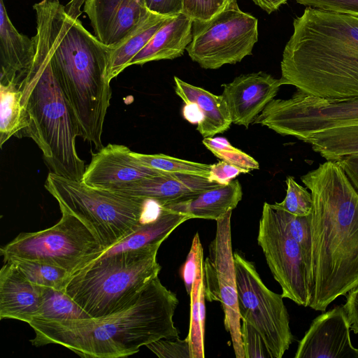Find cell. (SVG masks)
<instances>
[{
    "label": "cell",
    "instance_id": "6da1fadb",
    "mask_svg": "<svg viewBox=\"0 0 358 358\" xmlns=\"http://www.w3.org/2000/svg\"><path fill=\"white\" fill-rule=\"evenodd\" d=\"M301 180L313 199L309 307L324 311L358 285V192L337 161L327 160Z\"/></svg>",
    "mask_w": 358,
    "mask_h": 358
},
{
    "label": "cell",
    "instance_id": "b9f144b4",
    "mask_svg": "<svg viewBox=\"0 0 358 358\" xmlns=\"http://www.w3.org/2000/svg\"><path fill=\"white\" fill-rule=\"evenodd\" d=\"M343 306L350 329L355 334H358V285L348 293Z\"/></svg>",
    "mask_w": 358,
    "mask_h": 358
},
{
    "label": "cell",
    "instance_id": "e0dca14e",
    "mask_svg": "<svg viewBox=\"0 0 358 358\" xmlns=\"http://www.w3.org/2000/svg\"><path fill=\"white\" fill-rule=\"evenodd\" d=\"M167 173L141 164L127 146L108 144L92 155L82 181L98 188L111 189L119 185Z\"/></svg>",
    "mask_w": 358,
    "mask_h": 358
},
{
    "label": "cell",
    "instance_id": "e575fe53",
    "mask_svg": "<svg viewBox=\"0 0 358 358\" xmlns=\"http://www.w3.org/2000/svg\"><path fill=\"white\" fill-rule=\"evenodd\" d=\"M227 4L226 0H183L182 13L193 21L204 22L221 11Z\"/></svg>",
    "mask_w": 358,
    "mask_h": 358
},
{
    "label": "cell",
    "instance_id": "3957f363",
    "mask_svg": "<svg viewBox=\"0 0 358 358\" xmlns=\"http://www.w3.org/2000/svg\"><path fill=\"white\" fill-rule=\"evenodd\" d=\"M282 85L328 99L358 97V16L307 7L294 18Z\"/></svg>",
    "mask_w": 358,
    "mask_h": 358
},
{
    "label": "cell",
    "instance_id": "f35d334b",
    "mask_svg": "<svg viewBox=\"0 0 358 358\" xmlns=\"http://www.w3.org/2000/svg\"><path fill=\"white\" fill-rule=\"evenodd\" d=\"M212 153L220 159L243 169L248 172L259 168V163L250 155L234 146Z\"/></svg>",
    "mask_w": 358,
    "mask_h": 358
},
{
    "label": "cell",
    "instance_id": "603a6c76",
    "mask_svg": "<svg viewBox=\"0 0 358 358\" xmlns=\"http://www.w3.org/2000/svg\"><path fill=\"white\" fill-rule=\"evenodd\" d=\"M173 78L176 94L185 103H196L202 112L203 118L197 124L196 129L204 138L223 133L230 127L232 121L222 95H215L176 76Z\"/></svg>",
    "mask_w": 358,
    "mask_h": 358
},
{
    "label": "cell",
    "instance_id": "ba28073f",
    "mask_svg": "<svg viewBox=\"0 0 358 358\" xmlns=\"http://www.w3.org/2000/svg\"><path fill=\"white\" fill-rule=\"evenodd\" d=\"M62 217L52 227L21 233L0 249L3 262L23 259L63 268L71 274L96 259L103 247L78 217L60 209Z\"/></svg>",
    "mask_w": 358,
    "mask_h": 358
},
{
    "label": "cell",
    "instance_id": "ab89813d",
    "mask_svg": "<svg viewBox=\"0 0 358 358\" xmlns=\"http://www.w3.org/2000/svg\"><path fill=\"white\" fill-rule=\"evenodd\" d=\"M248 173L247 171L222 160L211 164L208 179L222 185L229 184L240 173Z\"/></svg>",
    "mask_w": 358,
    "mask_h": 358
},
{
    "label": "cell",
    "instance_id": "ffe728a7",
    "mask_svg": "<svg viewBox=\"0 0 358 358\" xmlns=\"http://www.w3.org/2000/svg\"><path fill=\"white\" fill-rule=\"evenodd\" d=\"M35 52L34 37L18 32L0 0V83L17 86L31 67Z\"/></svg>",
    "mask_w": 358,
    "mask_h": 358
},
{
    "label": "cell",
    "instance_id": "8992f818",
    "mask_svg": "<svg viewBox=\"0 0 358 358\" xmlns=\"http://www.w3.org/2000/svg\"><path fill=\"white\" fill-rule=\"evenodd\" d=\"M160 245L98 257L71 274L64 291L91 317L119 310L158 276Z\"/></svg>",
    "mask_w": 358,
    "mask_h": 358
},
{
    "label": "cell",
    "instance_id": "7bdbcfd3",
    "mask_svg": "<svg viewBox=\"0 0 358 358\" xmlns=\"http://www.w3.org/2000/svg\"><path fill=\"white\" fill-rule=\"evenodd\" d=\"M337 162L358 192V155L346 157Z\"/></svg>",
    "mask_w": 358,
    "mask_h": 358
},
{
    "label": "cell",
    "instance_id": "d6986e66",
    "mask_svg": "<svg viewBox=\"0 0 358 358\" xmlns=\"http://www.w3.org/2000/svg\"><path fill=\"white\" fill-rule=\"evenodd\" d=\"M43 287L29 282L10 261L0 271V318L29 324L38 317Z\"/></svg>",
    "mask_w": 358,
    "mask_h": 358
},
{
    "label": "cell",
    "instance_id": "4fadbf2b",
    "mask_svg": "<svg viewBox=\"0 0 358 358\" xmlns=\"http://www.w3.org/2000/svg\"><path fill=\"white\" fill-rule=\"evenodd\" d=\"M231 213L232 211H229L217 220L215 236L209 245L208 255L203 261V284L206 299L220 302L222 306L224 327L230 334L236 357L245 358L232 251Z\"/></svg>",
    "mask_w": 358,
    "mask_h": 358
},
{
    "label": "cell",
    "instance_id": "60d3db41",
    "mask_svg": "<svg viewBox=\"0 0 358 358\" xmlns=\"http://www.w3.org/2000/svg\"><path fill=\"white\" fill-rule=\"evenodd\" d=\"M145 3L152 13L172 16L182 13L183 0H145Z\"/></svg>",
    "mask_w": 358,
    "mask_h": 358
},
{
    "label": "cell",
    "instance_id": "cb8c5ba5",
    "mask_svg": "<svg viewBox=\"0 0 358 358\" xmlns=\"http://www.w3.org/2000/svg\"><path fill=\"white\" fill-rule=\"evenodd\" d=\"M189 219L187 215L168 208L157 220L142 224L118 243L103 250L98 257L161 245L178 226Z\"/></svg>",
    "mask_w": 358,
    "mask_h": 358
},
{
    "label": "cell",
    "instance_id": "ee69618b",
    "mask_svg": "<svg viewBox=\"0 0 358 358\" xmlns=\"http://www.w3.org/2000/svg\"><path fill=\"white\" fill-rule=\"evenodd\" d=\"M184 118L192 124H199L203 118V115L199 106L194 103H187L182 109Z\"/></svg>",
    "mask_w": 358,
    "mask_h": 358
},
{
    "label": "cell",
    "instance_id": "2e32d148",
    "mask_svg": "<svg viewBox=\"0 0 358 358\" xmlns=\"http://www.w3.org/2000/svg\"><path fill=\"white\" fill-rule=\"evenodd\" d=\"M282 85L280 78L262 71L241 75L222 85V96L232 123L248 128Z\"/></svg>",
    "mask_w": 358,
    "mask_h": 358
},
{
    "label": "cell",
    "instance_id": "9a60e30c",
    "mask_svg": "<svg viewBox=\"0 0 358 358\" xmlns=\"http://www.w3.org/2000/svg\"><path fill=\"white\" fill-rule=\"evenodd\" d=\"M84 12L94 36L111 48L122 41L152 13L145 0H86Z\"/></svg>",
    "mask_w": 358,
    "mask_h": 358
},
{
    "label": "cell",
    "instance_id": "ac0fdd59",
    "mask_svg": "<svg viewBox=\"0 0 358 358\" xmlns=\"http://www.w3.org/2000/svg\"><path fill=\"white\" fill-rule=\"evenodd\" d=\"M221 185L210 180L208 177L167 173L121 185L108 190L170 203L191 198Z\"/></svg>",
    "mask_w": 358,
    "mask_h": 358
},
{
    "label": "cell",
    "instance_id": "5bb4252c",
    "mask_svg": "<svg viewBox=\"0 0 358 358\" xmlns=\"http://www.w3.org/2000/svg\"><path fill=\"white\" fill-rule=\"evenodd\" d=\"M343 306L317 316L299 341L295 358H358Z\"/></svg>",
    "mask_w": 358,
    "mask_h": 358
},
{
    "label": "cell",
    "instance_id": "74e56055",
    "mask_svg": "<svg viewBox=\"0 0 358 358\" xmlns=\"http://www.w3.org/2000/svg\"><path fill=\"white\" fill-rule=\"evenodd\" d=\"M314 8L358 16V0H295Z\"/></svg>",
    "mask_w": 358,
    "mask_h": 358
},
{
    "label": "cell",
    "instance_id": "bcb514c9",
    "mask_svg": "<svg viewBox=\"0 0 358 358\" xmlns=\"http://www.w3.org/2000/svg\"><path fill=\"white\" fill-rule=\"evenodd\" d=\"M288 0H252V1L267 13L270 14L277 10Z\"/></svg>",
    "mask_w": 358,
    "mask_h": 358
},
{
    "label": "cell",
    "instance_id": "f546056e",
    "mask_svg": "<svg viewBox=\"0 0 358 358\" xmlns=\"http://www.w3.org/2000/svg\"><path fill=\"white\" fill-rule=\"evenodd\" d=\"M9 261L29 282L41 287L64 289L71 275L66 269L45 263L23 259Z\"/></svg>",
    "mask_w": 358,
    "mask_h": 358
},
{
    "label": "cell",
    "instance_id": "d6a6232c",
    "mask_svg": "<svg viewBox=\"0 0 358 358\" xmlns=\"http://www.w3.org/2000/svg\"><path fill=\"white\" fill-rule=\"evenodd\" d=\"M277 210L288 232L299 243L312 266L311 214L307 216H296L280 209Z\"/></svg>",
    "mask_w": 358,
    "mask_h": 358
},
{
    "label": "cell",
    "instance_id": "83f0119b",
    "mask_svg": "<svg viewBox=\"0 0 358 358\" xmlns=\"http://www.w3.org/2000/svg\"><path fill=\"white\" fill-rule=\"evenodd\" d=\"M203 262L198 268L190 297L189 328L188 341L191 358H204V334L206 320L205 289L203 284Z\"/></svg>",
    "mask_w": 358,
    "mask_h": 358
},
{
    "label": "cell",
    "instance_id": "d590c367",
    "mask_svg": "<svg viewBox=\"0 0 358 358\" xmlns=\"http://www.w3.org/2000/svg\"><path fill=\"white\" fill-rule=\"evenodd\" d=\"M146 347L160 358H191L189 345L186 338H164Z\"/></svg>",
    "mask_w": 358,
    "mask_h": 358
},
{
    "label": "cell",
    "instance_id": "1f68e13d",
    "mask_svg": "<svg viewBox=\"0 0 358 358\" xmlns=\"http://www.w3.org/2000/svg\"><path fill=\"white\" fill-rule=\"evenodd\" d=\"M286 195L282 201L271 206L296 216H307L313 210V199L308 189L296 182L292 176L286 179Z\"/></svg>",
    "mask_w": 358,
    "mask_h": 358
},
{
    "label": "cell",
    "instance_id": "d4e9b609",
    "mask_svg": "<svg viewBox=\"0 0 358 358\" xmlns=\"http://www.w3.org/2000/svg\"><path fill=\"white\" fill-rule=\"evenodd\" d=\"M172 16L152 13L143 23L122 41L113 47H108V78L110 81L129 66L131 60Z\"/></svg>",
    "mask_w": 358,
    "mask_h": 358
},
{
    "label": "cell",
    "instance_id": "836d02e7",
    "mask_svg": "<svg viewBox=\"0 0 358 358\" xmlns=\"http://www.w3.org/2000/svg\"><path fill=\"white\" fill-rule=\"evenodd\" d=\"M203 261V250L199 235L196 233L192 239L190 250L180 270L181 277L189 296L195 280L198 268Z\"/></svg>",
    "mask_w": 358,
    "mask_h": 358
},
{
    "label": "cell",
    "instance_id": "f6af8a7d",
    "mask_svg": "<svg viewBox=\"0 0 358 358\" xmlns=\"http://www.w3.org/2000/svg\"><path fill=\"white\" fill-rule=\"evenodd\" d=\"M202 143L211 152L232 146L227 139L222 137H206L203 138Z\"/></svg>",
    "mask_w": 358,
    "mask_h": 358
},
{
    "label": "cell",
    "instance_id": "52a82bcc",
    "mask_svg": "<svg viewBox=\"0 0 358 358\" xmlns=\"http://www.w3.org/2000/svg\"><path fill=\"white\" fill-rule=\"evenodd\" d=\"M45 187L60 209L71 213L87 226L104 250L167 210L159 200L121 194L52 172L48 173Z\"/></svg>",
    "mask_w": 358,
    "mask_h": 358
},
{
    "label": "cell",
    "instance_id": "8d00e7d4",
    "mask_svg": "<svg viewBox=\"0 0 358 358\" xmlns=\"http://www.w3.org/2000/svg\"><path fill=\"white\" fill-rule=\"evenodd\" d=\"M241 334L245 358H271L259 333L245 320L241 327Z\"/></svg>",
    "mask_w": 358,
    "mask_h": 358
},
{
    "label": "cell",
    "instance_id": "5b68a950",
    "mask_svg": "<svg viewBox=\"0 0 358 358\" xmlns=\"http://www.w3.org/2000/svg\"><path fill=\"white\" fill-rule=\"evenodd\" d=\"M33 8L36 14L34 59L17 86L28 124L19 136L29 137L36 143L50 172L80 181L86 169L76 148L80 132L52 62L43 0Z\"/></svg>",
    "mask_w": 358,
    "mask_h": 358
},
{
    "label": "cell",
    "instance_id": "f1b7e54d",
    "mask_svg": "<svg viewBox=\"0 0 358 358\" xmlns=\"http://www.w3.org/2000/svg\"><path fill=\"white\" fill-rule=\"evenodd\" d=\"M90 317L64 289L43 287L42 303L36 319L62 321Z\"/></svg>",
    "mask_w": 358,
    "mask_h": 358
},
{
    "label": "cell",
    "instance_id": "8fae6325",
    "mask_svg": "<svg viewBox=\"0 0 358 358\" xmlns=\"http://www.w3.org/2000/svg\"><path fill=\"white\" fill-rule=\"evenodd\" d=\"M234 255L241 319L259 333L271 358H282L293 341L283 296L264 285L251 262Z\"/></svg>",
    "mask_w": 358,
    "mask_h": 358
},
{
    "label": "cell",
    "instance_id": "484cf974",
    "mask_svg": "<svg viewBox=\"0 0 358 358\" xmlns=\"http://www.w3.org/2000/svg\"><path fill=\"white\" fill-rule=\"evenodd\" d=\"M326 160L338 161L358 155V125L329 129L310 135L305 141Z\"/></svg>",
    "mask_w": 358,
    "mask_h": 358
},
{
    "label": "cell",
    "instance_id": "44dd1931",
    "mask_svg": "<svg viewBox=\"0 0 358 358\" xmlns=\"http://www.w3.org/2000/svg\"><path fill=\"white\" fill-rule=\"evenodd\" d=\"M192 19L183 13L173 15L131 60L129 66L182 56L192 40Z\"/></svg>",
    "mask_w": 358,
    "mask_h": 358
},
{
    "label": "cell",
    "instance_id": "7402d4cb",
    "mask_svg": "<svg viewBox=\"0 0 358 358\" xmlns=\"http://www.w3.org/2000/svg\"><path fill=\"white\" fill-rule=\"evenodd\" d=\"M243 191L238 180L205 191L191 198L166 203L171 210L186 215L190 219L218 220L232 211L241 200Z\"/></svg>",
    "mask_w": 358,
    "mask_h": 358
},
{
    "label": "cell",
    "instance_id": "30bf717a",
    "mask_svg": "<svg viewBox=\"0 0 358 358\" xmlns=\"http://www.w3.org/2000/svg\"><path fill=\"white\" fill-rule=\"evenodd\" d=\"M189 57L205 69L240 62L252 54L258 40V21L242 11L237 1L227 3L212 18L193 21Z\"/></svg>",
    "mask_w": 358,
    "mask_h": 358
},
{
    "label": "cell",
    "instance_id": "7c38bea8",
    "mask_svg": "<svg viewBox=\"0 0 358 358\" xmlns=\"http://www.w3.org/2000/svg\"><path fill=\"white\" fill-rule=\"evenodd\" d=\"M257 243L281 287L283 298L309 306L313 289L312 266L288 232L278 210L266 202L259 220Z\"/></svg>",
    "mask_w": 358,
    "mask_h": 358
},
{
    "label": "cell",
    "instance_id": "277c9868",
    "mask_svg": "<svg viewBox=\"0 0 358 358\" xmlns=\"http://www.w3.org/2000/svg\"><path fill=\"white\" fill-rule=\"evenodd\" d=\"M78 15L59 1L47 8L52 62L80 136L98 150L112 92L108 78V47L90 33Z\"/></svg>",
    "mask_w": 358,
    "mask_h": 358
},
{
    "label": "cell",
    "instance_id": "4316f807",
    "mask_svg": "<svg viewBox=\"0 0 358 358\" xmlns=\"http://www.w3.org/2000/svg\"><path fill=\"white\" fill-rule=\"evenodd\" d=\"M22 92L13 84L0 83V147L13 136H19L28 124Z\"/></svg>",
    "mask_w": 358,
    "mask_h": 358
},
{
    "label": "cell",
    "instance_id": "9c48e42d",
    "mask_svg": "<svg viewBox=\"0 0 358 358\" xmlns=\"http://www.w3.org/2000/svg\"><path fill=\"white\" fill-rule=\"evenodd\" d=\"M252 124L305 142L315 132L358 125V97L328 99L297 90L289 99L271 100Z\"/></svg>",
    "mask_w": 358,
    "mask_h": 358
},
{
    "label": "cell",
    "instance_id": "4dcf8cb0",
    "mask_svg": "<svg viewBox=\"0 0 358 358\" xmlns=\"http://www.w3.org/2000/svg\"><path fill=\"white\" fill-rule=\"evenodd\" d=\"M133 156L143 166L165 173H178L208 177L211 164H202L163 154H142L132 152Z\"/></svg>",
    "mask_w": 358,
    "mask_h": 358
},
{
    "label": "cell",
    "instance_id": "7a4b0ae2",
    "mask_svg": "<svg viewBox=\"0 0 358 358\" xmlns=\"http://www.w3.org/2000/svg\"><path fill=\"white\" fill-rule=\"evenodd\" d=\"M178 304L175 293L158 276L129 305L99 317L74 320L36 319L34 346L58 344L87 358L124 357L164 338L178 337L173 317Z\"/></svg>",
    "mask_w": 358,
    "mask_h": 358
},
{
    "label": "cell",
    "instance_id": "7dc6e473",
    "mask_svg": "<svg viewBox=\"0 0 358 358\" xmlns=\"http://www.w3.org/2000/svg\"><path fill=\"white\" fill-rule=\"evenodd\" d=\"M236 1H237V0H226L227 3H229L231 2Z\"/></svg>",
    "mask_w": 358,
    "mask_h": 358
}]
</instances>
